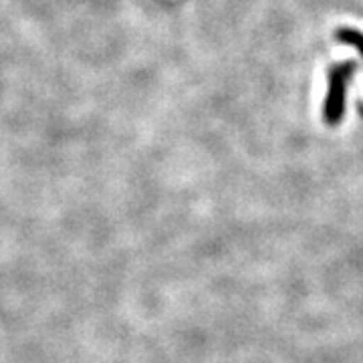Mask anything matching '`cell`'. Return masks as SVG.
I'll return each instance as SVG.
<instances>
[{
    "mask_svg": "<svg viewBox=\"0 0 363 363\" xmlns=\"http://www.w3.org/2000/svg\"><path fill=\"white\" fill-rule=\"evenodd\" d=\"M353 73V63H343V65L333 67L331 71V83H329V95L325 101V119L327 123L335 125L343 117L345 109V87Z\"/></svg>",
    "mask_w": 363,
    "mask_h": 363,
    "instance_id": "cell-1",
    "label": "cell"
},
{
    "mask_svg": "<svg viewBox=\"0 0 363 363\" xmlns=\"http://www.w3.org/2000/svg\"><path fill=\"white\" fill-rule=\"evenodd\" d=\"M337 37L341 40L353 45L355 49H359V52L363 55V35L359 30H341V33H337Z\"/></svg>",
    "mask_w": 363,
    "mask_h": 363,
    "instance_id": "cell-2",
    "label": "cell"
}]
</instances>
